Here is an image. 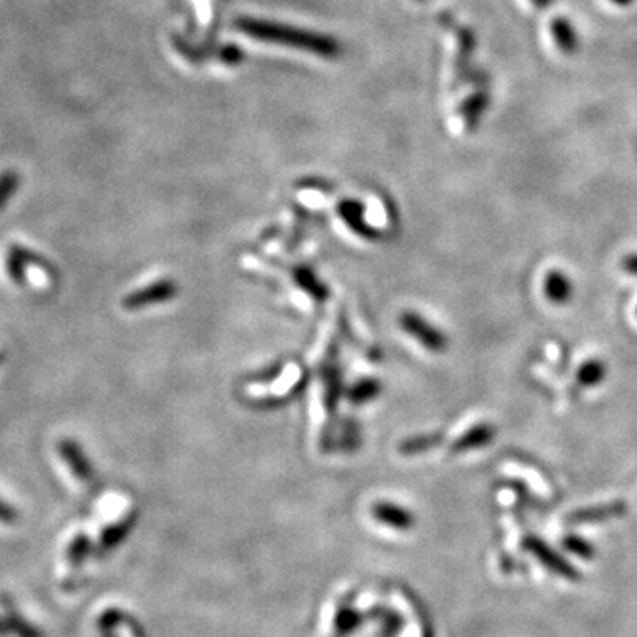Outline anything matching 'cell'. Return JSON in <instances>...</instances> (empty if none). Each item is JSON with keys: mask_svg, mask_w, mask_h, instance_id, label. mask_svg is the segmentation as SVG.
Wrapping results in <instances>:
<instances>
[{"mask_svg": "<svg viewBox=\"0 0 637 637\" xmlns=\"http://www.w3.org/2000/svg\"><path fill=\"white\" fill-rule=\"evenodd\" d=\"M443 441V436L439 434H423V436H415V438H407L399 445V450L402 456H418L423 454L427 450H432L434 447H438Z\"/></svg>", "mask_w": 637, "mask_h": 637, "instance_id": "19", "label": "cell"}, {"mask_svg": "<svg viewBox=\"0 0 637 637\" xmlns=\"http://www.w3.org/2000/svg\"><path fill=\"white\" fill-rule=\"evenodd\" d=\"M340 218L347 223V227L363 239H377L379 232L365 220V207L356 200H343L338 206Z\"/></svg>", "mask_w": 637, "mask_h": 637, "instance_id": "8", "label": "cell"}, {"mask_svg": "<svg viewBox=\"0 0 637 637\" xmlns=\"http://www.w3.org/2000/svg\"><path fill=\"white\" fill-rule=\"evenodd\" d=\"M624 270L627 271V273H631V275H634V277H637V254H631V255H627L625 259H624Z\"/></svg>", "mask_w": 637, "mask_h": 637, "instance_id": "25", "label": "cell"}, {"mask_svg": "<svg viewBox=\"0 0 637 637\" xmlns=\"http://www.w3.org/2000/svg\"><path fill=\"white\" fill-rule=\"evenodd\" d=\"M342 393V375L338 367H326L324 370V404L329 413L335 411V406Z\"/></svg>", "mask_w": 637, "mask_h": 637, "instance_id": "18", "label": "cell"}, {"mask_svg": "<svg viewBox=\"0 0 637 637\" xmlns=\"http://www.w3.org/2000/svg\"><path fill=\"white\" fill-rule=\"evenodd\" d=\"M0 608L4 611V618L9 625V631L14 637H43L41 631L32 625L14 606L12 599L7 593H0Z\"/></svg>", "mask_w": 637, "mask_h": 637, "instance_id": "9", "label": "cell"}, {"mask_svg": "<svg viewBox=\"0 0 637 637\" xmlns=\"http://www.w3.org/2000/svg\"><path fill=\"white\" fill-rule=\"evenodd\" d=\"M11 636V631H9V625H7V622H5V618L4 617H0V637H9Z\"/></svg>", "mask_w": 637, "mask_h": 637, "instance_id": "26", "label": "cell"}, {"mask_svg": "<svg viewBox=\"0 0 637 637\" xmlns=\"http://www.w3.org/2000/svg\"><path fill=\"white\" fill-rule=\"evenodd\" d=\"M94 551L91 538L85 533H77L66 549V560L73 568H80Z\"/></svg>", "mask_w": 637, "mask_h": 637, "instance_id": "16", "label": "cell"}, {"mask_svg": "<svg viewBox=\"0 0 637 637\" xmlns=\"http://www.w3.org/2000/svg\"><path fill=\"white\" fill-rule=\"evenodd\" d=\"M608 375V368L601 359H588L577 370V383L585 388L599 386Z\"/></svg>", "mask_w": 637, "mask_h": 637, "instance_id": "17", "label": "cell"}, {"mask_svg": "<svg viewBox=\"0 0 637 637\" xmlns=\"http://www.w3.org/2000/svg\"><path fill=\"white\" fill-rule=\"evenodd\" d=\"M294 280H296V284H298L305 293H309L314 300H318V302H326V300H327V296H329L327 287L318 280V275H316L310 268H307V266H298V268L294 270Z\"/></svg>", "mask_w": 637, "mask_h": 637, "instance_id": "14", "label": "cell"}, {"mask_svg": "<svg viewBox=\"0 0 637 637\" xmlns=\"http://www.w3.org/2000/svg\"><path fill=\"white\" fill-rule=\"evenodd\" d=\"M627 510H629L627 503L615 501V503H606V504H597V506H590V508H585V510H577V512L568 515V520L572 524L599 522V520L622 517V515L627 513Z\"/></svg>", "mask_w": 637, "mask_h": 637, "instance_id": "10", "label": "cell"}, {"mask_svg": "<svg viewBox=\"0 0 637 637\" xmlns=\"http://www.w3.org/2000/svg\"><path fill=\"white\" fill-rule=\"evenodd\" d=\"M492 439H494V429H492L488 423H480L477 427L470 429L466 434H463V436L452 445V452L463 454V452L483 448V447L490 445Z\"/></svg>", "mask_w": 637, "mask_h": 637, "instance_id": "13", "label": "cell"}, {"mask_svg": "<svg viewBox=\"0 0 637 637\" xmlns=\"http://www.w3.org/2000/svg\"><path fill=\"white\" fill-rule=\"evenodd\" d=\"M544 291H545L547 300L554 305H565L574 296L572 280L561 271L547 273L545 282H544Z\"/></svg>", "mask_w": 637, "mask_h": 637, "instance_id": "11", "label": "cell"}, {"mask_svg": "<svg viewBox=\"0 0 637 637\" xmlns=\"http://www.w3.org/2000/svg\"><path fill=\"white\" fill-rule=\"evenodd\" d=\"M57 450H59V456L64 461V464L80 481L89 483L94 478L93 463L89 461L87 454L75 439H69V438L60 439L57 445Z\"/></svg>", "mask_w": 637, "mask_h": 637, "instance_id": "5", "label": "cell"}, {"mask_svg": "<svg viewBox=\"0 0 637 637\" xmlns=\"http://www.w3.org/2000/svg\"><path fill=\"white\" fill-rule=\"evenodd\" d=\"M372 515L377 522H381L386 528L397 529V531H409L415 528V515L407 508L391 503V501H379L372 506Z\"/></svg>", "mask_w": 637, "mask_h": 637, "instance_id": "6", "label": "cell"}, {"mask_svg": "<svg viewBox=\"0 0 637 637\" xmlns=\"http://www.w3.org/2000/svg\"><path fill=\"white\" fill-rule=\"evenodd\" d=\"M18 520V510L0 497V522L5 526H12Z\"/></svg>", "mask_w": 637, "mask_h": 637, "instance_id": "24", "label": "cell"}, {"mask_svg": "<svg viewBox=\"0 0 637 637\" xmlns=\"http://www.w3.org/2000/svg\"><path fill=\"white\" fill-rule=\"evenodd\" d=\"M135 524H137V513H130V515L123 517L121 520H117V522L110 524L109 528H105L101 536H100V542H98V545L94 549L96 554L105 556V554L116 551L130 536V533L133 531Z\"/></svg>", "mask_w": 637, "mask_h": 637, "instance_id": "7", "label": "cell"}, {"mask_svg": "<svg viewBox=\"0 0 637 637\" xmlns=\"http://www.w3.org/2000/svg\"><path fill=\"white\" fill-rule=\"evenodd\" d=\"M399 320H400V327L407 335L416 338L425 349H429L432 352H443L448 347L447 335L439 327L431 324L427 318H422L420 314L407 310L400 316Z\"/></svg>", "mask_w": 637, "mask_h": 637, "instance_id": "2", "label": "cell"}, {"mask_svg": "<svg viewBox=\"0 0 637 637\" xmlns=\"http://www.w3.org/2000/svg\"><path fill=\"white\" fill-rule=\"evenodd\" d=\"M383 391V384L379 379H374V377H365V379H359L356 384H352L347 391V399L349 402L352 404H367V402H372L375 400Z\"/></svg>", "mask_w": 637, "mask_h": 637, "instance_id": "15", "label": "cell"}, {"mask_svg": "<svg viewBox=\"0 0 637 637\" xmlns=\"http://www.w3.org/2000/svg\"><path fill=\"white\" fill-rule=\"evenodd\" d=\"M365 620H367V615H363L352 604H342V606H338V609L335 613L333 634L335 637H349L363 625Z\"/></svg>", "mask_w": 637, "mask_h": 637, "instance_id": "12", "label": "cell"}, {"mask_svg": "<svg viewBox=\"0 0 637 637\" xmlns=\"http://www.w3.org/2000/svg\"><path fill=\"white\" fill-rule=\"evenodd\" d=\"M522 547L533 554L549 572L560 576V577H565L568 581H577L581 576L579 572L567 561V558H563L560 552H556L549 544H545L542 538L538 536H526L522 540Z\"/></svg>", "mask_w": 637, "mask_h": 637, "instance_id": "3", "label": "cell"}, {"mask_svg": "<svg viewBox=\"0 0 637 637\" xmlns=\"http://www.w3.org/2000/svg\"><path fill=\"white\" fill-rule=\"evenodd\" d=\"M238 27L245 34L257 37L261 41H270V43L286 44L291 48L305 50V52H314V53L324 55V57H333L338 53V44L333 39L316 34V32L294 28L289 25H278L273 21L245 18V20L238 21Z\"/></svg>", "mask_w": 637, "mask_h": 637, "instance_id": "1", "label": "cell"}, {"mask_svg": "<svg viewBox=\"0 0 637 637\" xmlns=\"http://www.w3.org/2000/svg\"><path fill=\"white\" fill-rule=\"evenodd\" d=\"M563 545L567 547L568 552H572V554H576V556H579V558H583V560H590V558H593V554H595L592 544L586 542V540L581 538V536H576V535L567 536L565 542H563Z\"/></svg>", "mask_w": 637, "mask_h": 637, "instance_id": "23", "label": "cell"}, {"mask_svg": "<svg viewBox=\"0 0 637 637\" xmlns=\"http://www.w3.org/2000/svg\"><path fill=\"white\" fill-rule=\"evenodd\" d=\"M12 252H16L23 261H25V264H28V266H36V268H41V271H44V273H48V275H53V268H52V264L43 257V255H39V254H36L34 250H30V248H27V246H21V245H18V243H14V245H11L9 246Z\"/></svg>", "mask_w": 637, "mask_h": 637, "instance_id": "22", "label": "cell"}, {"mask_svg": "<svg viewBox=\"0 0 637 637\" xmlns=\"http://www.w3.org/2000/svg\"><path fill=\"white\" fill-rule=\"evenodd\" d=\"M179 293V287L175 284V280L172 278H161L153 284H149L148 287L137 289L133 293H130L128 296H125L123 300V307L126 310H141V309H148L153 305H161L166 302H172Z\"/></svg>", "mask_w": 637, "mask_h": 637, "instance_id": "4", "label": "cell"}, {"mask_svg": "<svg viewBox=\"0 0 637 637\" xmlns=\"http://www.w3.org/2000/svg\"><path fill=\"white\" fill-rule=\"evenodd\" d=\"M27 264L25 261L16 254L12 252L11 248L7 250V257H5V270H7V275L9 278L16 284V286H25L27 282Z\"/></svg>", "mask_w": 637, "mask_h": 637, "instance_id": "21", "label": "cell"}, {"mask_svg": "<svg viewBox=\"0 0 637 637\" xmlns=\"http://www.w3.org/2000/svg\"><path fill=\"white\" fill-rule=\"evenodd\" d=\"M18 188H20V173L12 168L4 170L0 173V209L7 206V202L18 191Z\"/></svg>", "mask_w": 637, "mask_h": 637, "instance_id": "20", "label": "cell"}]
</instances>
